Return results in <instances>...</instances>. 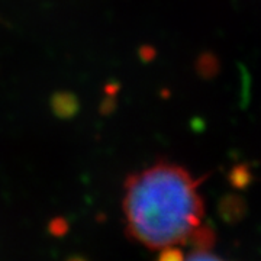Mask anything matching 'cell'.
<instances>
[{"instance_id":"6da1fadb","label":"cell","mask_w":261,"mask_h":261,"mask_svg":"<svg viewBox=\"0 0 261 261\" xmlns=\"http://www.w3.org/2000/svg\"><path fill=\"white\" fill-rule=\"evenodd\" d=\"M126 231L149 250H178L203 229L199 181L186 168L157 163L125 183Z\"/></svg>"}]
</instances>
